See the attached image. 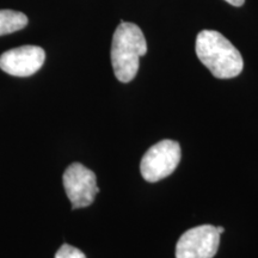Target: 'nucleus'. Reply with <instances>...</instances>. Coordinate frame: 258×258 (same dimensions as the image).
<instances>
[{
    "label": "nucleus",
    "mask_w": 258,
    "mask_h": 258,
    "mask_svg": "<svg viewBox=\"0 0 258 258\" xmlns=\"http://www.w3.org/2000/svg\"><path fill=\"white\" fill-rule=\"evenodd\" d=\"M196 55L218 79L239 76L244 61L239 50L220 32L202 30L196 37Z\"/></svg>",
    "instance_id": "obj_1"
},
{
    "label": "nucleus",
    "mask_w": 258,
    "mask_h": 258,
    "mask_svg": "<svg viewBox=\"0 0 258 258\" xmlns=\"http://www.w3.org/2000/svg\"><path fill=\"white\" fill-rule=\"evenodd\" d=\"M55 258H86V256L77 247L71 246L69 244H63L57 250Z\"/></svg>",
    "instance_id": "obj_8"
},
{
    "label": "nucleus",
    "mask_w": 258,
    "mask_h": 258,
    "mask_svg": "<svg viewBox=\"0 0 258 258\" xmlns=\"http://www.w3.org/2000/svg\"><path fill=\"white\" fill-rule=\"evenodd\" d=\"M46 53L41 47L23 46L0 55V70L14 77H30L43 66Z\"/></svg>",
    "instance_id": "obj_6"
},
{
    "label": "nucleus",
    "mask_w": 258,
    "mask_h": 258,
    "mask_svg": "<svg viewBox=\"0 0 258 258\" xmlns=\"http://www.w3.org/2000/svg\"><path fill=\"white\" fill-rule=\"evenodd\" d=\"M62 182L67 198L72 203V209L91 206L99 192L95 172L80 163H73L67 167Z\"/></svg>",
    "instance_id": "obj_4"
},
{
    "label": "nucleus",
    "mask_w": 258,
    "mask_h": 258,
    "mask_svg": "<svg viewBox=\"0 0 258 258\" xmlns=\"http://www.w3.org/2000/svg\"><path fill=\"white\" fill-rule=\"evenodd\" d=\"M180 161V146L175 140H161L145 153L140 171L146 182L156 183L169 177Z\"/></svg>",
    "instance_id": "obj_3"
},
{
    "label": "nucleus",
    "mask_w": 258,
    "mask_h": 258,
    "mask_svg": "<svg viewBox=\"0 0 258 258\" xmlns=\"http://www.w3.org/2000/svg\"><path fill=\"white\" fill-rule=\"evenodd\" d=\"M220 244L217 226L202 225L190 228L176 245V258H213Z\"/></svg>",
    "instance_id": "obj_5"
},
{
    "label": "nucleus",
    "mask_w": 258,
    "mask_h": 258,
    "mask_svg": "<svg viewBox=\"0 0 258 258\" xmlns=\"http://www.w3.org/2000/svg\"><path fill=\"white\" fill-rule=\"evenodd\" d=\"M147 53V42L137 24L122 22L116 28L111 44V63L115 77L129 83L139 71V60Z\"/></svg>",
    "instance_id": "obj_2"
},
{
    "label": "nucleus",
    "mask_w": 258,
    "mask_h": 258,
    "mask_svg": "<svg viewBox=\"0 0 258 258\" xmlns=\"http://www.w3.org/2000/svg\"><path fill=\"white\" fill-rule=\"evenodd\" d=\"M28 17L14 10H0V36L12 34L27 27Z\"/></svg>",
    "instance_id": "obj_7"
},
{
    "label": "nucleus",
    "mask_w": 258,
    "mask_h": 258,
    "mask_svg": "<svg viewBox=\"0 0 258 258\" xmlns=\"http://www.w3.org/2000/svg\"><path fill=\"white\" fill-rule=\"evenodd\" d=\"M225 2H227L228 4H231L233 6H241V5H244L245 0H225Z\"/></svg>",
    "instance_id": "obj_9"
},
{
    "label": "nucleus",
    "mask_w": 258,
    "mask_h": 258,
    "mask_svg": "<svg viewBox=\"0 0 258 258\" xmlns=\"http://www.w3.org/2000/svg\"><path fill=\"white\" fill-rule=\"evenodd\" d=\"M217 230H218V232H219V233H224V232H225V228L224 227H222V226H218V227H217Z\"/></svg>",
    "instance_id": "obj_10"
}]
</instances>
